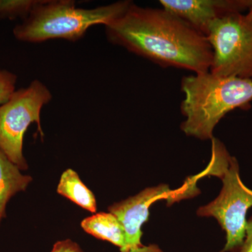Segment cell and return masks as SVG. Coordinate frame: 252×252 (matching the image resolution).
I'll return each instance as SVG.
<instances>
[{
    "label": "cell",
    "mask_w": 252,
    "mask_h": 252,
    "mask_svg": "<svg viewBox=\"0 0 252 252\" xmlns=\"http://www.w3.org/2000/svg\"><path fill=\"white\" fill-rule=\"evenodd\" d=\"M51 252H84L77 243L72 240H65L55 244Z\"/></svg>",
    "instance_id": "obj_14"
},
{
    "label": "cell",
    "mask_w": 252,
    "mask_h": 252,
    "mask_svg": "<svg viewBox=\"0 0 252 252\" xmlns=\"http://www.w3.org/2000/svg\"><path fill=\"white\" fill-rule=\"evenodd\" d=\"M238 252H252V216L247 221L245 241Z\"/></svg>",
    "instance_id": "obj_15"
},
{
    "label": "cell",
    "mask_w": 252,
    "mask_h": 252,
    "mask_svg": "<svg viewBox=\"0 0 252 252\" xmlns=\"http://www.w3.org/2000/svg\"><path fill=\"white\" fill-rule=\"evenodd\" d=\"M246 15L247 16H248V17L250 18V19H251L252 21V5L251 7L250 8V9L248 10V14Z\"/></svg>",
    "instance_id": "obj_16"
},
{
    "label": "cell",
    "mask_w": 252,
    "mask_h": 252,
    "mask_svg": "<svg viewBox=\"0 0 252 252\" xmlns=\"http://www.w3.org/2000/svg\"><path fill=\"white\" fill-rule=\"evenodd\" d=\"M206 38L212 48L210 72L252 80V21L242 13L218 18Z\"/></svg>",
    "instance_id": "obj_5"
},
{
    "label": "cell",
    "mask_w": 252,
    "mask_h": 252,
    "mask_svg": "<svg viewBox=\"0 0 252 252\" xmlns=\"http://www.w3.org/2000/svg\"><path fill=\"white\" fill-rule=\"evenodd\" d=\"M31 176L23 175L0 149V223L6 216V207L11 197L26 190L32 182Z\"/></svg>",
    "instance_id": "obj_9"
},
{
    "label": "cell",
    "mask_w": 252,
    "mask_h": 252,
    "mask_svg": "<svg viewBox=\"0 0 252 252\" xmlns=\"http://www.w3.org/2000/svg\"><path fill=\"white\" fill-rule=\"evenodd\" d=\"M57 192L87 211L95 212L97 210L94 194L83 183L77 172L71 169L63 172Z\"/></svg>",
    "instance_id": "obj_11"
},
{
    "label": "cell",
    "mask_w": 252,
    "mask_h": 252,
    "mask_svg": "<svg viewBox=\"0 0 252 252\" xmlns=\"http://www.w3.org/2000/svg\"><path fill=\"white\" fill-rule=\"evenodd\" d=\"M42 0H0V17L26 19Z\"/></svg>",
    "instance_id": "obj_12"
},
{
    "label": "cell",
    "mask_w": 252,
    "mask_h": 252,
    "mask_svg": "<svg viewBox=\"0 0 252 252\" xmlns=\"http://www.w3.org/2000/svg\"><path fill=\"white\" fill-rule=\"evenodd\" d=\"M81 227L96 238L119 247L121 252L125 248L124 228L117 217L110 212H100L88 217L81 222Z\"/></svg>",
    "instance_id": "obj_10"
},
{
    "label": "cell",
    "mask_w": 252,
    "mask_h": 252,
    "mask_svg": "<svg viewBox=\"0 0 252 252\" xmlns=\"http://www.w3.org/2000/svg\"><path fill=\"white\" fill-rule=\"evenodd\" d=\"M181 90L185 94L181 112L186 118L181 129L200 140H212L215 127L228 112L248 109L252 101L251 79L210 72L184 77Z\"/></svg>",
    "instance_id": "obj_2"
},
{
    "label": "cell",
    "mask_w": 252,
    "mask_h": 252,
    "mask_svg": "<svg viewBox=\"0 0 252 252\" xmlns=\"http://www.w3.org/2000/svg\"><path fill=\"white\" fill-rule=\"evenodd\" d=\"M130 1H120L94 9L76 6L72 0H42L24 22L14 28L18 40L41 43L50 39L77 41L89 28L107 26L128 9Z\"/></svg>",
    "instance_id": "obj_3"
},
{
    "label": "cell",
    "mask_w": 252,
    "mask_h": 252,
    "mask_svg": "<svg viewBox=\"0 0 252 252\" xmlns=\"http://www.w3.org/2000/svg\"><path fill=\"white\" fill-rule=\"evenodd\" d=\"M198 179V176L189 179L176 190H171L165 185L147 188L135 196L109 207V212L117 217L124 228L125 248L122 252H162L157 247H145L141 243V228L148 220L149 207L158 200H167L168 205H171L182 199L191 198L198 191L195 187Z\"/></svg>",
    "instance_id": "obj_7"
},
{
    "label": "cell",
    "mask_w": 252,
    "mask_h": 252,
    "mask_svg": "<svg viewBox=\"0 0 252 252\" xmlns=\"http://www.w3.org/2000/svg\"><path fill=\"white\" fill-rule=\"evenodd\" d=\"M162 9L185 21L206 36L218 18L250 9L252 0H160Z\"/></svg>",
    "instance_id": "obj_8"
},
{
    "label": "cell",
    "mask_w": 252,
    "mask_h": 252,
    "mask_svg": "<svg viewBox=\"0 0 252 252\" xmlns=\"http://www.w3.org/2000/svg\"><path fill=\"white\" fill-rule=\"evenodd\" d=\"M112 44L162 67L210 72L211 46L206 36L164 9L142 7L131 3L128 9L105 26Z\"/></svg>",
    "instance_id": "obj_1"
},
{
    "label": "cell",
    "mask_w": 252,
    "mask_h": 252,
    "mask_svg": "<svg viewBox=\"0 0 252 252\" xmlns=\"http://www.w3.org/2000/svg\"><path fill=\"white\" fill-rule=\"evenodd\" d=\"M212 175L221 179L223 187L215 200L200 207V217H215L226 233V243L220 252H238L246 235L247 213L252 207V190L244 185L238 160L226 149L212 156Z\"/></svg>",
    "instance_id": "obj_4"
},
{
    "label": "cell",
    "mask_w": 252,
    "mask_h": 252,
    "mask_svg": "<svg viewBox=\"0 0 252 252\" xmlns=\"http://www.w3.org/2000/svg\"><path fill=\"white\" fill-rule=\"evenodd\" d=\"M52 99L49 89L35 80L28 87L15 91L9 100L0 106V149L21 170H27L23 153V138L33 123L38 126L41 137L40 114L42 107Z\"/></svg>",
    "instance_id": "obj_6"
},
{
    "label": "cell",
    "mask_w": 252,
    "mask_h": 252,
    "mask_svg": "<svg viewBox=\"0 0 252 252\" xmlns=\"http://www.w3.org/2000/svg\"><path fill=\"white\" fill-rule=\"evenodd\" d=\"M17 77L13 73L0 69V106L6 103L15 92Z\"/></svg>",
    "instance_id": "obj_13"
}]
</instances>
